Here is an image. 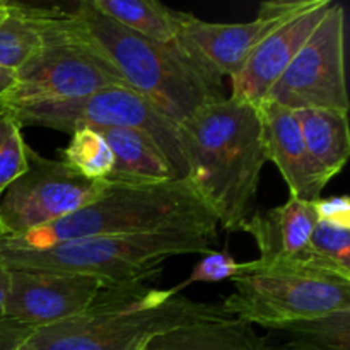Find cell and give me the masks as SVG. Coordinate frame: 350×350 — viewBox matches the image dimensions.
I'll return each instance as SVG.
<instances>
[{"instance_id":"cell-1","label":"cell","mask_w":350,"mask_h":350,"mask_svg":"<svg viewBox=\"0 0 350 350\" xmlns=\"http://www.w3.org/2000/svg\"><path fill=\"white\" fill-rule=\"evenodd\" d=\"M187 180L226 231H243L256 214L267 163L256 106L217 98L178 125Z\"/></svg>"},{"instance_id":"cell-2","label":"cell","mask_w":350,"mask_h":350,"mask_svg":"<svg viewBox=\"0 0 350 350\" xmlns=\"http://www.w3.org/2000/svg\"><path fill=\"white\" fill-rule=\"evenodd\" d=\"M217 228V217L187 178L161 183L106 181L101 193L74 214L19 238H0V246L44 250L81 239L170 231L198 232L215 239Z\"/></svg>"},{"instance_id":"cell-3","label":"cell","mask_w":350,"mask_h":350,"mask_svg":"<svg viewBox=\"0 0 350 350\" xmlns=\"http://www.w3.org/2000/svg\"><path fill=\"white\" fill-rule=\"evenodd\" d=\"M222 318L228 314L221 304L180 297L174 289H150L146 284L105 287L88 310L36 328L17 350H147L167 332Z\"/></svg>"},{"instance_id":"cell-4","label":"cell","mask_w":350,"mask_h":350,"mask_svg":"<svg viewBox=\"0 0 350 350\" xmlns=\"http://www.w3.org/2000/svg\"><path fill=\"white\" fill-rule=\"evenodd\" d=\"M68 16L79 33L115 67L126 88L176 125L205 103L222 98L221 85L205 77L176 44L156 43L126 29L91 0L79 3Z\"/></svg>"},{"instance_id":"cell-5","label":"cell","mask_w":350,"mask_h":350,"mask_svg":"<svg viewBox=\"0 0 350 350\" xmlns=\"http://www.w3.org/2000/svg\"><path fill=\"white\" fill-rule=\"evenodd\" d=\"M215 239L198 232L170 231L154 234L106 236L60 243L44 250L0 246L7 270H48L94 277L106 287L146 284L171 256L208 255Z\"/></svg>"},{"instance_id":"cell-6","label":"cell","mask_w":350,"mask_h":350,"mask_svg":"<svg viewBox=\"0 0 350 350\" xmlns=\"http://www.w3.org/2000/svg\"><path fill=\"white\" fill-rule=\"evenodd\" d=\"M40 50L17 70V85L0 106L70 101L109 88H126L101 51L65 10L40 9ZM129 89V88H126Z\"/></svg>"},{"instance_id":"cell-7","label":"cell","mask_w":350,"mask_h":350,"mask_svg":"<svg viewBox=\"0 0 350 350\" xmlns=\"http://www.w3.org/2000/svg\"><path fill=\"white\" fill-rule=\"evenodd\" d=\"M234 293L221 304L228 317L270 330L296 321L350 311V280L239 263Z\"/></svg>"},{"instance_id":"cell-8","label":"cell","mask_w":350,"mask_h":350,"mask_svg":"<svg viewBox=\"0 0 350 350\" xmlns=\"http://www.w3.org/2000/svg\"><path fill=\"white\" fill-rule=\"evenodd\" d=\"M21 126H44L72 133L81 129H137L149 133L170 161L176 180L187 178L178 125L146 98L126 88H109L70 101L5 106Z\"/></svg>"},{"instance_id":"cell-9","label":"cell","mask_w":350,"mask_h":350,"mask_svg":"<svg viewBox=\"0 0 350 350\" xmlns=\"http://www.w3.org/2000/svg\"><path fill=\"white\" fill-rule=\"evenodd\" d=\"M263 103H273L293 111L314 108L349 113L345 10L340 3L332 2Z\"/></svg>"},{"instance_id":"cell-10","label":"cell","mask_w":350,"mask_h":350,"mask_svg":"<svg viewBox=\"0 0 350 350\" xmlns=\"http://www.w3.org/2000/svg\"><path fill=\"white\" fill-rule=\"evenodd\" d=\"M105 187L106 181L88 180L27 146V170L0 195L2 238H19L53 224L94 200Z\"/></svg>"},{"instance_id":"cell-11","label":"cell","mask_w":350,"mask_h":350,"mask_svg":"<svg viewBox=\"0 0 350 350\" xmlns=\"http://www.w3.org/2000/svg\"><path fill=\"white\" fill-rule=\"evenodd\" d=\"M303 2H263L256 19L248 23H207L193 14L183 12L174 44L205 77L221 85V79L234 77L256 44L296 12Z\"/></svg>"},{"instance_id":"cell-12","label":"cell","mask_w":350,"mask_h":350,"mask_svg":"<svg viewBox=\"0 0 350 350\" xmlns=\"http://www.w3.org/2000/svg\"><path fill=\"white\" fill-rule=\"evenodd\" d=\"M94 277L48 270H9L3 318L43 328L88 310L105 289Z\"/></svg>"},{"instance_id":"cell-13","label":"cell","mask_w":350,"mask_h":350,"mask_svg":"<svg viewBox=\"0 0 350 350\" xmlns=\"http://www.w3.org/2000/svg\"><path fill=\"white\" fill-rule=\"evenodd\" d=\"M330 5L332 0H304L296 12L273 27L231 79L229 98L258 108Z\"/></svg>"},{"instance_id":"cell-14","label":"cell","mask_w":350,"mask_h":350,"mask_svg":"<svg viewBox=\"0 0 350 350\" xmlns=\"http://www.w3.org/2000/svg\"><path fill=\"white\" fill-rule=\"evenodd\" d=\"M317 219V202L294 197L270 211L256 212L243 229L253 236L260 250V258L248 265L258 270L308 273V243Z\"/></svg>"},{"instance_id":"cell-15","label":"cell","mask_w":350,"mask_h":350,"mask_svg":"<svg viewBox=\"0 0 350 350\" xmlns=\"http://www.w3.org/2000/svg\"><path fill=\"white\" fill-rule=\"evenodd\" d=\"M258 113L267 161H272L280 171L291 197L320 200L328 181L308 152L296 113L273 103H262Z\"/></svg>"},{"instance_id":"cell-16","label":"cell","mask_w":350,"mask_h":350,"mask_svg":"<svg viewBox=\"0 0 350 350\" xmlns=\"http://www.w3.org/2000/svg\"><path fill=\"white\" fill-rule=\"evenodd\" d=\"M318 219L308 243V273L350 280V200H317Z\"/></svg>"},{"instance_id":"cell-17","label":"cell","mask_w":350,"mask_h":350,"mask_svg":"<svg viewBox=\"0 0 350 350\" xmlns=\"http://www.w3.org/2000/svg\"><path fill=\"white\" fill-rule=\"evenodd\" d=\"M113 152V171L105 181L161 183L176 180L170 161L149 133L137 129L96 130Z\"/></svg>"},{"instance_id":"cell-18","label":"cell","mask_w":350,"mask_h":350,"mask_svg":"<svg viewBox=\"0 0 350 350\" xmlns=\"http://www.w3.org/2000/svg\"><path fill=\"white\" fill-rule=\"evenodd\" d=\"M297 122L308 152L325 180L337 176L349 161L350 130L347 113L330 109H297Z\"/></svg>"},{"instance_id":"cell-19","label":"cell","mask_w":350,"mask_h":350,"mask_svg":"<svg viewBox=\"0 0 350 350\" xmlns=\"http://www.w3.org/2000/svg\"><path fill=\"white\" fill-rule=\"evenodd\" d=\"M147 350H265V345L252 325L228 317L167 332Z\"/></svg>"},{"instance_id":"cell-20","label":"cell","mask_w":350,"mask_h":350,"mask_svg":"<svg viewBox=\"0 0 350 350\" xmlns=\"http://www.w3.org/2000/svg\"><path fill=\"white\" fill-rule=\"evenodd\" d=\"M265 350H350V311L270 328Z\"/></svg>"},{"instance_id":"cell-21","label":"cell","mask_w":350,"mask_h":350,"mask_svg":"<svg viewBox=\"0 0 350 350\" xmlns=\"http://www.w3.org/2000/svg\"><path fill=\"white\" fill-rule=\"evenodd\" d=\"M105 16L126 29L161 44L176 43L183 12L156 0H91Z\"/></svg>"},{"instance_id":"cell-22","label":"cell","mask_w":350,"mask_h":350,"mask_svg":"<svg viewBox=\"0 0 350 350\" xmlns=\"http://www.w3.org/2000/svg\"><path fill=\"white\" fill-rule=\"evenodd\" d=\"M41 40L40 9L14 2L0 21V68L19 70L40 50Z\"/></svg>"},{"instance_id":"cell-23","label":"cell","mask_w":350,"mask_h":350,"mask_svg":"<svg viewBox=\"0 0 350 350\" xmlns=\"http://www.w3.org/2000/svg\"><path fill=\"white\" fill-rule=\"evenodd\" d=\"M62 163L88 180L105 181L113 171V152L101 133L81 129L72 133L70 142L62 150Z\"/></svg>"},{"instance_id":"cell-24","label":"cell","mask_w":350,"mask_h":350,"mask_svg":"<svg viewBox=\"0 0 350 350\" xmlns=\"http://www.w3.org/2000/svg\"><path fill=\"white\" fill-rule=\"evenodd\" d=\"M27 170V144L23 126L9 108L0 106V195Z\"/></svg>"},{"instance_id":"cell-25","label":"cell","mask_w":350,"mask_h":350,"mask_svg":"<svg viewBox=\"0 0 350 350\" xmlns=\"http://www.w3.org/2000/svg\"><path fill=\"white\" fill-rule=\"evenodd\" d=\"M239 263L228 252H211L204 260L195 265L190 279L176 287V293L191 282H221L226 279H234L238 275Z\"/></svg>"},{"instance_id":"cell-26","label":"cell","mask_w":350,"mask_h":350,"mask_svg":"<svg viewBox=\"0 0 350 350\" xmlns=\"http://www.w3.org/2000/svg\"><path fill=\"white\" fill-rule=\"evenodd\" d=\"M33 332L34 328L3 318L0 320V350H17Z\"/></svg>"},{"instance_id":"cell-27","label":"cell","mask_w":350,"mask_h":350,"mask_svg":"<svg viewBox=\"0 0 350 350\" xmlns=\"http://www.w3.org/2000/svg\"><path fill=\"white\" fill-rule=\"evenodd\" d=\"M17 85V72L0 68V105L10 96Z\"/></svg>"},{"instance_id":"cell-28","label":"cell","mask_w":350,"mask_h":350,"mask_svg":"<svg viewBox=\"0 0 350 350\" xmlns=\"http://www.w3.org/2000/svg\"><path fill=\"white\" fill-rule=\"evenodd\" d=\"M7 287H9V270L0 260V320H3V304H5Z\"/></svg>"},{"instance_id":"cell-29","label":"cell","mask_w":350,"mask_h":350,"mask_svg":"<svg viewBox=\"0 0 350 350\" xmlns=\"http://www.w3.org/2000/svg\"><path fill=\"white\" fill-rule=\"evenodd\" d=\"M14 2H7V0H0V21L12 10Z\"/></svg>"},{"instance_id":"cell-30","label":"cell","mask_w":350,"mask_h":350,"mask_svg":"<svg viewBox=\"0 0 350 350\" xmlns=\"http://www.w3.org/2000/svg\"><path fill=\"white\" fill-rule=\"evenodd\" d=\"M0 238H2V229H0Z\"/></svg>"}]
</instances>
